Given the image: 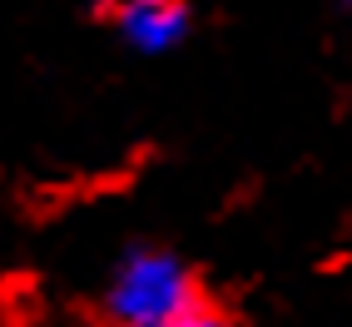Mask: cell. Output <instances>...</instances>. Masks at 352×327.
<instances>
[{
  "instance_id": "cell-4",
  "label": "cell",
  "mask_w": 352,
  "mask_h": 327,
  "mask_svg": "<svg viewBox=\"0 0 352 327\" xmlns=\"http://www.w3.org/2000/svg\"><path fill=\"white\" fill-rule=\"evenodd\" d=\"M347 5H352V0H347Z\"/></svg>"
},
{
  "instance_id": "cell-1",
  "label": "cell",
  "mask_w": 352,
  "mask_h": 327,
  "mask_svg": "<svg viewBox=\"0 0 352 327\" xmlns=\"http://www.w3.org/2000/svg\"><path fill=\"white\" fill-rule=\"evenodd\" d=\"M199 302L194 278L174 253L164 248H134L109 268L100 313L120 327H169Z\"/></svg>"
},
{
  "instance_id": "cell-3",
  "label": "cell",
  "mask_w": 352,
  "mask_h": 327,
  "mask_svg": "<svg viewBox=\"0 0 352 327\" xmlns=\"http://www.w3.org/2000/svg\"><path fill=\"white\" fill-rule=\"evenodd\" d=\"M169 327H243V322L228 317L223 308H214V302H194V308L184 313L179 322H169Z\"/></svg>"
},
{
  "instance_id": "cell-2",
  "label": "cell",
  "mask_w": 352,
  "mask_h": 327,
  "mask_svg": "<svg viewBox=\"0 0 352 327\" xmlns=\"http://www.w3.org/2000/svg\"><path fill=\"white\" fill-rule=\"evenodd\" d=\"M114 30L139 55H164L189 35V5L184 0H114Z\"/></svg>"
}]
</instances>
